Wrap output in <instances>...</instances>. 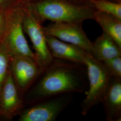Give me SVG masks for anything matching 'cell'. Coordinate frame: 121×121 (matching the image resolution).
<instances>
[{
  "mask_svg": "<svg viewBox=\"0 0 121 121\" xmlns=\"http://www.w3.org/2000/svg\"><path fill=\"white\" fill-rule=\"evenodd\" d=\"M40 74L39 81L29 94L33 101L67 93H85L88 89L86 67L83 64L54 58Z\"/></svg>",
  "mask_w": 121,
  "mask_h": 121,
  "instance_id": "1",
  "label": "cell"
},
{
  "mask_svg": "<svg viewBox=\"0 0 121 121\" xmlns=\"http://www.w3.org/2000/svg\"><path fill=\"white\" fill-rule=\"evenodd\" d=\"M22 5L40 22H83L93 19L96 9L88 1L74 0H35Z\"/></svg>",
  "mask_w": 121,
  "mask_h": 121,
  "instance_id": "2",
  "label": "cell"
},
{
  "mask_svg": "<svg viewBox=\"0 0 121 121\" xmlns=\"http://www.w3.org/2000/svg\"><path fill=\"white\" fill-rule=\"evenodd\" d=\"M84 64L86 67L88 87L81 104V113L85 116L92 107L101 102L111 77L101 61L86 52Z\"/></svg>",
  "mask_w": 121,
  "mask_h": 121,
  "instance_id": "3",
  "label": "cell"
},
{
  "mask_svg": "<svg viewBox=\"0 0 121 121\" xmlns=\"http://www.w3.org/2000/svg\"><path fill=\"white\" fill-rule=\"evenodd\" d=\"M23 8L17 4L6 11L5 28L2 42L13 55L30 56L35 60L34 52L26 41L22 26Z\"/></svg>",
  "mask_w": 121,
  "mask_h": 121,
  "instance_id": "4",
  "label": "cell"
},
{
  "mask_svg": "<svg viewBox=\"0 0 121 121\" xmlns=\"http://www.w3.org/2000/svg\"><path fill=\"white\" fill-rule=\"evenodd\" d=\"M23 29L30 39L35 50V60L43 70L54 59L48 47L43 23L23 6Z\"/></svg>",
  "mask_w": 121,
  "mask_h": 121,
  "instance_id": "5",
  "label": "cell"
},
{
  "mask_svg": "<svg viewBox=\"0 0 121 121\" xmlns=\"http://www.w3.org/2000/svg\"><path fill=\"white\" fill-rule=\"evenodd\" d=\"M72 93L61 94L42 100L21 112L19 121H54L73 98Z\"/></svg>",
  "mask_w": 121,
  "mask_h": 121,
  "instance_id": "6",
  "label": "cell"
},
{
  "mask_svg": "<svg viewBox=\"0 0 121 121\" xmlns=\"http://www.w3.org/2000/svg\"><path fill=\"white\" fill-rule=\"evenodd\" d=\"M43 29L46 35L77 46L91 53L92 42L83 30L82 22H52L43 26Z\"/></svg>",
  "mask_w": 121,
  "mask_h": 121,
  "instance_id": "7",
  "label": "cell"
},
{
  "mask_svg": "<svg viewBox=\"0 0 121 121\" xmlns=\"http://www.w3.org/2000/svg\"><path fill=\"white\" fill-rule=\"evenodd\" d=\"M9 69L21 92L30 86L42 70L34 58L23 55L11 56Z\"/></svg>",
  "mask_w": 121,
  "mask_h": 121,
  "instance_id": "8",
  "label": "cell"
},
{
  "mask_svg": "<svg viewBox=\"0 0 121 121\" xmlns=\"http://www.w3.org/2000/svg\"><path fill=\"white\" fill-rule=\"evenodd\" d=\"M18 87L10 69L0 91V114L11 119L20 112L23 107Z\"/></svg>",
  "mask_w": 121,
  "mask_h": 121,
  "instance_id": "9",
  "label": "cell"
},
{
  "mask_svg": "<svg viewBox=\"0 0 121 121\" xmlns=\"http://www.w3.org/2000/svg\"><path fill=\"white\" fill-rule=\"evenodd\" d=\"M108 121L121 120V78L112 77L101 102Z\"/></svg>",
  "mask_w": 121,
  "mask_h": 121,
  "instance_id": "10",
  "label": "cell"
},
{
  "mask_svg": "<svg viewBox=\"0 0 121 121\" xmlns=\"http://www.w3.org/2000/svg\"><path fill=\"white\" fill-rule=\"evenodd\" d=\"M48 47L53 58L71 61L84 64L86 51L72 44L63 42L46 34Z\"/></svg>",
  "mask_w": 121,
  "mask_h": 121,
  "instance_id": "11",
  "label": "cell"
},
{
  "mask_svg": "<svg viewBox=\"0 0 121 121\" xmlns=\"http://www.w3.org/2000/svg\"><path fill=\"white\" fill-rule=\"evenodd\" d=\"M91 54L99 61L121 56L120 48L112 37L104 31L92 42Z\"/></svg>",
  "mask_w": 121,
  "mask_h": 121,
  "instance_id": "12",
  "label": "cell"
},
{
  "mask_svg": "<svg viewBox=\"0 0 121 121\" xmlns=\"http://www.w3.org/2000/svg\"><path fill=\"white\" fill-rule=\"evenodd\" d=\"M93 20L121 48V19L112 14L96 10Z\"/></svg>",
  "mask_w": 121,
  "mask_h": 121,
  "instance_id": "13",
  "label": "cell"
},
{
  "mask_svg": "<svg viewBox=\"0 0 121 121\" xmlns=\"http://www.w3.org/2000/svg\"><path fill=\"white\" fill-rule=\"evenodd\" d=\"M97 11L107 13L121 19V3L108 0H86Z\"/></svg>",
  "mask_w": 121,
  "mask_h": 121,
  "instance_id": "14",
  "label": "cell"
},
{
  "mask_svg": "<svg viewBox=\"0 0 121 121\" xmlns=\"http://www.w3.org/2000/svg\"><path fill=\"white\" fill-rule=\"evenodd\" d=\"M12 56L8 49L2 41L0 43V91L9 69Z\"/></svg>",
  "mask_w": 121,
  "mask_h": 121,
  "instance_id": "15",
  "label": "cell"
},
{
  "mask_svg": "<svg viewBox=\"0 0 121 121\" xmlns=\"http://www.w3.org/2000/svg\"><path fill=\"white\" fill-rule=\"evenodd\" d=\"M101 62L112 78H121V56Z\"/></svg>",
  "mask_w": 121,
  "mask_h": 121,
  "instance_id": "16",
  "label": "cell"
},
{
  "mask_svg": "<svg viewBox=\"0 0 121 121\" xmlns=\"http://www.w3.org/2000/svg\"><path fill=\"white\" fill-rule=\"evenodd\" d=\"M18 4V0H0V11H7Z\"/></svg>",
  "mask_w": 121,
  "mask_h": 121,
  "instance_id": "17",
  "label": "cell"
},
{
  "mask_svg": "<svg viewBox=\"0 0 121 121\" xmlns=\"http://www.w3.org/2000/svg\"><path fill=\"white\" fill-rule=\"evenodd\" d=\"M6 11H0V43L2 41L5 31Z\"/></svg>",
  "mask_w": 121,
  "mask_h": 121,
  "instance_id": "18",
  "label": "cell"
},
{
  "mask_svg": "<svg viewBox=\"0 0 121 121\" xmlns=\"http://www.w3.org/2000/svg\"><path fill=\"white\" fill-rule=\"evenodd\" d=\"M35 0H18V3L21 4H23L28 3V2H30L31 1H34Z\"/></svg>",
  "mask_w": 121,
  "mask_h": 121,
  "instance_id": "19",
  "label": "cell"
},
{
  "mask_svg": "<svg viewBox=\"0 0 121 121\" xmlns=\"http://www.w3.org/2000/svg\"><path fill=\"white\" fill-rule=\"evenodd\" d=\"M109 1H111L113 2H117V3H121V0H108Z\"/></svg>",
  "mask_w": 121,
  "mask_h": 121,
  "instance_id": "20",
  "label": "cell"
},
{
  "mask_svg": "<svg viewBox=\"0 0 121 121\" xmlns=\"http://www.w3.org/2000/svg\"><path fill=\"white\" fill-rule=\"evenodd\" d=\"M77 1H79V2H86L87 1L86 0H74Z\"/></svg>",
  "mask_w": 121,
  "mask_h": 121,
  "instance_id": "21",
  "label": "cell"
}]
</instances>
